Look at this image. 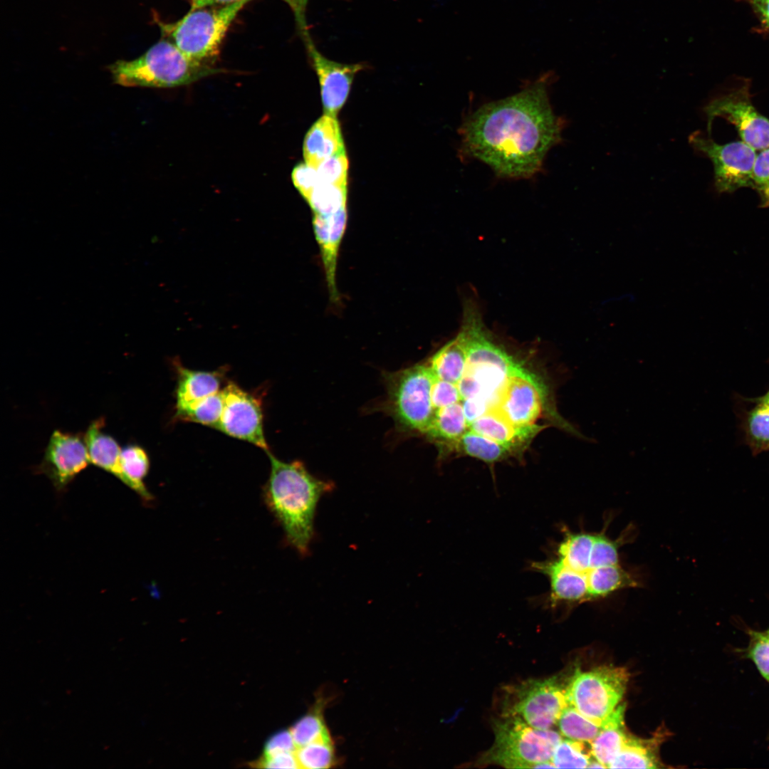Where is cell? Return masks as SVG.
Here are the masks:
<instances>
[{
	"instance_id": "cell-1",
	"label": "cell",
	"mask_w": 769,
	"mask_h": 769,
	"mask_svg": "<svg viewBox=\"0 0 769 769\" xmlns=\"http://www.w3.org/2000/svg\"><path fill=\"white\" fill-rule=\"evenodd\" d=\"M554 80L553 71L542 73L514 95L469 114L459 130L461 157L483 162L501 178L529 179L540 172L566 125L550 101Z\"/></svg>"
},
{
	"instance_id": "cell-2",
	"label": "cell",
	"mask_w": 769,
	"mask_h": 769,
	"mask_svg": "<svg viewBox=\"0 0 769 769\" xmlns=\"http://www.w3.org/2000/svg\"><path fill=\"white\" fill-rule=\"evenodd\" d=\"M608 525L605 523L596 532L563 528L554 555L531 563L533 570L549 580L551 606L593 602L639 587L638 580L623 566L619 555L621 548L629 540V530L612 539L607 534Z\"/></svg>"
},
{
	"instance_id": "cell-3",
	"label": "cell",
	"mask_w": 769,
	"mask_h": 769,
	"mask_svg": "<svg viewBox=\"0 0 769 769\" xmlns=\"http://www.w3.org/2000/svg\"><path fill=\"white\" fill-rule=\"evenodd\" d=\"M268 456L271 471L263 490V501L281 526L286 541L300 555H307L314 537L318 503L334 485L312 475L300 461H283L270 452Z\"/></svg>"
},
{
	"instance_id": "cell-4",
	"label": "cell",
	"mask_w": 769,
	"mask_h": 769,
	"mask_svg": "<svg viewBox=\"0 0 769 769\" xmlns=\"http://www.w3.org/2000/svg\"><path fill=\"white\" fill-rule=\"evenodd\" d=\"M462 313L459 334L466 346V362L455 384L459 402L474 399L486 414L498 406L507 380L518 362L494 340L474 299L464 302Z\"/></svg>"
},
{
	"instance_id": "cell-5",
	"label": "cell",
	"mask_w": 769,
	"mask_h": 769,
	"mask_svg": "<svg viewBox=\"0 0 769 769\" xmlns=\"http://www.w3.org/2000/svg\"><path fill=\"white\" fill-rule=\"evenodd\" d=\"M115 83L126 87L172 88L189 85L222 72L212 65L193 60L164 37L132 61L109 66Z\"/></svg>"
},
{
	"instance_id": "cell-6",
	"label": "cell",
	"mask_w": 769,
	"mask_h": 769,
	"mask_svg": "<svg viewBox=\"0 0 769 769\" xmlns=\"http://www.w3.org/2000/svg\"><path fill=\"white\" fill-rule=\"evenodd\" d=\"M502 717L493 723L494 743L479 763L514 769L555 768L551 760L563 739L560 733L534 728L518 717Z\"/></svg>"
},
{
	"instance_id": "cell-7",
	"label": "cell",
	"mask_w": 769,
	"mask_h": 769,
	"mask_svg": "<svg viewBox=\"0 0 769 769\" xmlns=\"http://www.w3.org/2000/svg\"><path fill=\"white\" fill-rule=\"evenodd\" d=\"M252 0L224 6L189 10L172 23L160 22L163 36L172 41L185 55L198 62L212 65L220 51L229 28L244 6Z\"/></svg>"
},
{
	"instance_id": "cell-8",
	"label": "cell",
	"mask_w": 769,
	"mask_h": 769,
	"mask_svg": "<svg viewBox=\"0 0 769 769\" xmlns=\"http://www.w3.org/2000/svg\"><path fill=\"white\" fill-rule=\"evenodd\" d=\"M387 397L383 409L404 431L425 434L434 417L431 388L434 376L428 364H417L384 375Z\"/></svg>"
},
{
	"instance_id": "cell-9",
	"label": "cell",
	"mask_w": 769,
	"mask_h": 769,
	"mask_svg": "<svg viewBox=\"0 0 769 769\" xmlns=\"http://www.w3.org/2000/svg\"><path fill=\"white\" fill-rule=\"evenodd\" d=\"M629 680L624 668L604 665L576 670L566 686L569 705L601 725L622 699Z\"/></svg>"
},
{
	"instance_id": "cell-10",
	"label": "cell",
	"mask_w": 769,
	"mask_h": 769,
	"mask_svg": "<svg viewBox=\"0 0 769 769\" xmlns=\"http://www.w3.org/2000/svg\"><path fill=\"white\" fill-rule=\"evenodd\" d=\"M502 716L518 717L538 729H550L568 705L566 687L556 677L528 679L508 689Z\"/></svg>"
},
{
	"instance_id": "cell-11",
	"label": "cell",
	"mask_w": 769,
	"mask_h": 769,
	"mask_svg": "<svg viewBox=\"0 0 769 769\" xmlns=\"http://www.w3.org/2000/svg\"><path fill=\"white\" fill-rule=\"evenodd\" d=\"M750 88V80H741L738 84L711 98L703 111L709 136L713 120L721 117L733 125L742 141L757 151L769 147V119L753 105Z\"/></svg>"
},
{
	"instance_id": "cell-12",
	"label": "cell",
	"mask_w": 769,
	"mask_h": 769,
	"mask_svg": "<svg viewBox=\"0 0 769 769\" xmlns=\"http://www.w3.org/2000/svg\"><path fill=\"white\" fill-rule=\"evenodd\" d=\"M689 142L696 152L707 157L714 171V185L718 193H731L738 189H753V168L756 150L743 141L720 145L700 131L689 135Z\"/></svg>"
},
{
	"instance_id": "cell-13",
	"label": "cell",
	"mask_w": 769,
	"mask_h": 769,
	"mask_svg": "<svg viewBox=\"0 0 769 769\" xmlns=\"http://www.w3.org/2000/svg\"><path fill=\"white\" fill-rule=\"evenodd\" d=\"M90 463L84 436L56 429L35 472L46 476L56 490L63 492Z\"/></svg>"
},
{
	"instance_id": "cell-14",
	"label": "cell",
	"mask_w": 769,
	"mask_h": 769,
	"mask_svg": "<svg viewBox=\"0 0 769 769\" xmlns=\"http://www.w3.org/2000/svg\"><path fill=\"white\" fill-rule=\"evenodd\" d=\"M221 391L224 406L217 429L268 451L258 400L232 382Z\"/></svg>"
},
{
	"instance_id": "cell-15",
	"label": "cell",
	"mask_w": 769,
	"mask_h": 769,
	"mask_svg": "<svg viewBox=\"0 0 769 769\" xmlns=\"http://www.w3.org/2000/svg\"><path fill=\"white\" fill-rule=\"evenodd\" d=\"M303 42L309 62L318 78L324 113L336 117L347 98L355 75L365 65L328 59L318 50L310 36Z\"/></svg>"
},
{
	"instance_id": "cell-16",
	"label": "cell",
	"mask_w": 769,
	"mask_h": 769,
	"mask_svg": "<svg viewBox=\"0 0 769 769\" xmlns=\"http://www.w3.org/2000/svg\"><path fill=\"white\" fill-rule=\"evenodd\" d=\"M345 150L338 121L325 114L311 126L303 141L305 162L315 168L325 159Z\"/></svg>"
},
{
	"instance_id": "cell-17",
	"label": "cell",
	"mask_w": 769,
	"mask_h": 769,
	"mask_svg": "<svg viewBox=\"0 0 769 769\" xmlns=\"http://www.w3.org/2000/svg\"><path fill=\"white\" fill-rule=\"evenodd\" d=\"M737 415L745 444L753 456L769 451V407L738 395Z\"/></svg>"
},
{
	"instance_id": "cell-18",
	"label": "cell",
	"mask_w": 769,
	"mask_h": 769,
	"mask_svg": "<svg viewBox=\"0 0 769 769\" xmlns=\"http://www.w3.org/2000/svg\"><path fill=\"white\" fill-rule=\"evenodd\" d=\"M176 414L194 403L220 391L221 371L192 370L177 365Z\"/></svg>"
},
{
	"instance_id": "cell-19",
	"label": "cell",
	"mask_w": 769,
	"mask_h": 769,
	"mask_svg": "<svg viewBox=\"0 0 769 769\" xmlns=\"http://www.w3.org/2000/svg\"><path fill=\"white\" fill-rule=\"evenodd\" d=\"M104 424V418H98L90 424L85 433L90 462L120 479L122 449L113 436L103 431Z\"/></svg>"
},
{
	"instance_id": "cell-20",
	"label": "cell",
	"mask_w": 769,
	"mask_h": 769,
	"mask_svg": "<svg viewBox=\"0 0 769 769\" xmlns=\"http://www.w3.org/2000/svg\"><path fill=\"white\" fill-rule=\"evenodd\" d=\"M625 704L619 705L601 724L590 743L592 756L608 768L622 750L627 736L624 728Z\"/></svg>"
},
{
	"instance_id": "cell-21",
	"label": "cell",
	"mask_w": 769,
	"mask_h": 769,
	"mask_svg": "<svg viewBox=\"0 0 769 769\" xmlns=\"http://www.w3.org/2000/svg\"><path fill=\"white\" fill-rule=\"evenodd\" d=\"M468 430L463 406L457 402L436 410L424 435L440 449L448 451Z\"/></svg>"
},
{
	"instance_id": "cell-22",
	"label": "cell",
	"mask_w": 769,
	"mask_h": 769,
	"mask_svg": "<svg viewBox=\"0 0 769 769\" xmlns=\"http://www.w3.org/2000/svg\"><path fill=\"white\" fill-rule=\"evenodd\" d=\"M120 480L134 491L145 503H151L153 496L147 488L144 479L147 476L150 461L145 450L137 444H128L120 453Z\"/></svg>"
},
{
	"instance_id": "cell-23",
	"label": "cell",
	"mask_w": 769,
	"mask_h": 769,
	"mask_svg": "<svg viewBox=\"0 0 769 769\" xmlns=\"http://www.w3.org/2000/svg\"><path fill=\"white\" fill-rule=\"evenodd\" d=\"M466 362V346L458 333L436 352L427 364L435 377L456 384L463 375Z\"/></svg>"
},
{
	"instance_id": "cell-24",
	"label": "cell",
	"mask_w": 769,
	"mask_h": 769,
	"mask_svg": "<svg viewBox=\"0 0 769 769\" xmlns=\"http://www.w3.org/2000/svg\"><path fill=\"white\" fill-rule=\"evenodd\" d=\"M448 451H456L490 464L513 456L506 446L471 430L454 443Z\"/></svg>"
},
{
	"instance_id": "cell-25",
	"label": "cell",
	"mask_w": 769,
	"mask_h": 769,
	"mask_svg": "<svg viewBox=\"0 0 769 769\" xmlns=\"http://www.w3.org/2000/svg\"><path fill=\"white\" fill-rule=\"evenodd\" d=\"M557 724L560 734L566 738L589 744L601 728V725L569 704L563 711Z\"/></svg>"
},
{
	"instance_id": "cell-26",
	"label": "cell",
	"mask_w": 769,
	"mask_h": 769,
	"mask_svg": "<svg viewBox=\"0 0 769 769\" xmlns=\"http://www.w3.org/2000/svg\"><path fill=\"white\" fill-rule=\"evenodd\" d=\"M659 762L647 741L628 736L618 755L608 768H656Z\"/></svg>"
},
{
	"instance_id": "cell-27",
	"label": "cell",
	"mask_w": 769,
	"mask_h": 769,
	"mask_svg": "<svg viewBox=\"0 0 769 769\" xmlns=\"http://www.w3.org/2000/svg\"><path fill=\"white\" fill-rule=\"evenodd\" d=\"M347 185L320 182L307 202L313 214L330 215L347 208Z\"/></svg>"
},
{
	"instance_id": "cell-28",
	"label": "cell",
	"mask_w": 769,
	"mask_h": 769,
	"mask_svg": "<svg viewBox=\"0 0 769 769\" xmlns=\"http://www.w3.org/2000/svg\"><path fill=\"white\" fill-rule=\"evenodd\" d=\"M224 406V396L220 390L194 403L183 412L175 414V417L217 429Z\"/></svg>"
},
{
	"instance_id": "cell-29",
	"label": "cell",
	"mask_w": 769,
	"mask_h": 769,
	"mask_svg": "<svg viewBox=\"0 0 769 769\" xmlns=\"http://www.w3.org/2000/svg\"><path fill=\"white\" fill-rule=\"evenodd\" d=\"M290 731L297 748L316 742H332L319 711H313L303 716Z\"/></svg>"
},
{
	"instance_id": "cell-30",
	"label": "cell",
	"mask_w": 769,
	"mask_h": 769,
	"mask_svg": "<svg viewBox=\"0 0 769 769\" xmlns=\"http://www.w3.org/2000/svg\"><path fill=\"white\" fill-rule=\"evenodd\" d=\"M585 743L562 739L556 746L552 757V763L558 768H585L591 760V753L585 749Z\"/></svg>"
},
{
	"instance_id": "cell-31",
	"label": "cell",
	"mask_w": 769,
	"mask_h": 769,
	"mask_svg": "<svg viewBox=\"0 0 769 769\" xmlns=\"http://www.w3.org/2000/svg\"><path fill=\"white\" fill-rule=\"evenodd\" d=\"M295 756L302 768H328L335 763L332 742H316L298 747Z\"/></svg>"
},
{
	"instance_id": "cell-32",
	"label": "cell",
	"mask_w": 769,
	"mask_h": 769,
	"mask_svg": "<svg viewBox=\"0 0 769 769\" xmlns=\"http://www.w3.org/2000/svg\"><path fill=\"white\" fill-rule=\"evenodd\" d=\"M749 643L743 650L761 676L769 683V628L765 631L748 629Z\"/></svg>"
},
{
	"instance_id": "cell-33",
	"label": "cell",
	"mask_w": 769,
	"mask_h": 769,
	"mask_svg": "<svg viewBox=\"0 0 769 769\" xmlns=\"http://www.w3.org/2000/svg\"><path fill=\"white\" fill-rule=\"evenodd\" d=\"M317 170L320 182L347 185L348 159L345 150L325 159Z\"/></svg>"
},
{
	"instance_id": "cell-34",
	"label": "cell",
	"mask_w": 769,
	"mask_h": 769,
	"mask_svg": "<svg viewBox=\"0 0 769 769\" xmlns=\"http://www.w3.org/2000/svg\"><path fill=\"white\" fill-rule=\"evenodd\" d=\"M753 168V189L760 197V206H769V147L759 150Z\"/></svg>"
},
{
	"instance_id": "cell-35",
	"label": "cell",
	"mask_w": 769,
	"mask_h": 769,
	"mask_svg": "<svg viewBox=\"0 0 769 769\" xmlns=\"http://www.w3.org/2000/svg\"><path fill=\"white\" fill-rule=\"evenodd\" d=\"M293 183L307 201L313 189L320 183L317 168L305 163L296 165L292 171Z\"/></svg>"
},
{
	"instance_id": "cell-36",
	"label": "cell",
	"mask_w": 769,
	"mask_h": 769,
	"mask_svg": "<svg viewBox=\"0 0 769 769\" xmlns=\"http://www.w3.org/2000/svg\"><path fill=\"white\" fill-rule=\"evenodd\" d=\"M431 401L434 411L459 402L460 397L456 384L434 377L431 388Z\"/></svg>"
},
{
	"instance_id": "cell-37",
	"label": "cell",
	"mask_w": 769,
	"mask_h": 769,
	"mask_svg": "<svg viewBox=\"0 0 769 769\" xmlns=\"http://www.w3.org/2000/svg\"><path fill=\"white\" fill-rule=\"evenodd\" d=\"M254 767L264 768H298L295 752H283L272 755H263L252 763Z\"/></svg>"
},
{
	"instance_id": "cell-38",
	"label": "cell",
	"mask_w": 769,
	"mask_h": 769,
	"mask_svg": "<svg viewBox=\"0 0 769 769\" xmlns=\"http://www.w3.org/2000/svg\"><path fill=\"white\" fill-rule=\"evenodd\" d=\"M297 746L291 731L282 730L271 736L266 741L263 754L272 755L283 752H295Z\"/></svg>"
},
{
	"instance_id": "cell-39",
	"label": "cell",
	"mask_w": 769,
	"mask_h": 769,
	"mask_svg": "<svg viewBox=\"0 0 769 769\" xmlns=\"http://www.w3.org/2000/svg\"><path fill=\"white\" fill-rule=\"evenodd\" d=\"M292 10L297 29L302 40L310 36L309 28L306 20V11L309 0H283Z\"/></svg>"
},
{
	"instance_id": "cell-40",
	"label": "cell",
	"mask_w": 769,
	"mask_h": 769,
	"mask_svg": "<svg viewBox=\"0 0 769 769\" xmlns=\"http://www.w3.org/2000/svg\"><path fill=\"white\" fill-rule=\"evenodd\" d=\"M759 17L762 25L769 30V0H746Z\"/></svg>"
},
{
	"instance_id": "cell-41",
	"label": "cell",
	"mask_w": 769,
	"mask_h": 769,
	"mask_svg": "<svg viewBox=\"0 0 769 769\" xmlns=\"http://www.w3.org/2000/svg\"><path fill=\"white\" fill-rule=\"evenodd\" d=\"M241 0H190V9L194 10L204 6H224L238 2Z\"/></svg>"
},
{
	"instance_id": "cell-42",
	"label": "cell",
	"mask_w": 769,
	"mask_h": 769,
	"mask_svg": "<svg viewBox=\"0 0 769 769\" xmlns=\"http://www.w3.org/2000/svg\"><path fill=\"white\" fill-rule=\"evenodd\" d=\"M751 399L755 402L763 403L769 407V389L764 394L758 397L751 398Z\"/></svg>"
},
{
	"instance_id": "cell-43",
	"label": "cell",
	"mask_w": 769,
	"mask_h": 769,
	"mask_svg": "<svg viewBox=\"0 0 769 769\" xmlns=\"http://www.w3.org/2000/svg\"><path fill=\"white\" fill-rule=\"evenodd\" d=\"M587 768H606V766L605 765H603L602 763H600V761H598L597 760H596L595 758H593L592 760V759L590 760Z\"/></svg>"
}]
</instances>
